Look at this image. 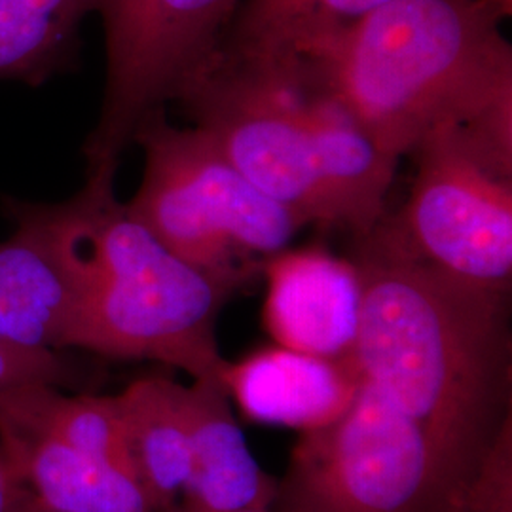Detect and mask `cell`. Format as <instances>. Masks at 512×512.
Segmentation results:
<instances>
[{
  "mask_svg": "<svg viewBox=\"0 0 512 512\" xmlns=\"http://www.w3.org/2000/svg\"><path fill=\"white\" fill-rule=\"evenodd\" d=\"M353 262L363 281L357 372L420 427L463 495L512 420L511 291L363 245Z\"/></svg>",
  "mask_w": 512,
  "mask_h": 512,
  "instance_id": "obj_1",
  "label": "cell"
},
{
  "mask_svg": "<svg viewBox=\"0 0 512 512\" xmlns=\"http://www.w3.org/2000/svg\"><path fill=\"white\" fill-rule=\"evenodd\" d=\"M484 0H391L285 52L389 156L435 129L459 131L512 171V48Z\"/></svg>",
  "mask_w": 512,
  "mask_h": 512,
  "instance_id": "obj_2",
  "label": "cell"
},
{
  "mask_svg": "<svg viewBox=\"0 0 512 512\" xmlns=\"http://www.w3.org/2000/svg\"><path fill=\"white\" fill-rule=\"evenodd\" d=\"M116 169H95L61 203L6 200L4 213L52 253L73 291L67 349L156 361L222 380L217 321L238 283L169 251L114 192Z\"/></svg>",
  "mask_w": 512,
  "mask_h": 512,
  "instance_id": "obj_3",
  "label": "cell"
},
{
  "mask_svg": "<svg viewBox=\"0 0 512 512\" xmlns=\"http://www.w3.org/2000/svg\"><path fill=\"white\" fill-rule=\"evenodd\" d=\"M133 143L145 152V171L129 211L207 274L243 287L306 226L258 190L207 131L169 124L165 109L145 120Z\"/></svg>",
  "mask_w": 512,
  "mask_h": 512,
  "instance_id": "obj_4",
  "label": "cell"
},
{
  "mask_svg": "<svg viewBox=\"0 0 512 512\" xmlns=\"http://www.w3.org/2000/svg\"><path fill=\"white\" fill-rule=\"evenodd\" d=\"M459 499L425 433L359 376L348 412L296 440L274 509L458 512Z\"/></svg>",
  "mask_w": 512,
  "mask_h": 512,
  "instance_id": "obj_5",
  "label": "cell"
},
{
  "mask_svg": "<svg viewBox=\"0 0 512 512\" xmlns=\"http://www.w3.org/2000/svg\"><path fill=\"white\" fill-rule=\"evenodd\" d=\"M408 156L416 160V177L403 209L357 245L511 291L512 171L452 128L431 131Z\"/></svg>",
  "mask_w": 512,
  "mask_h": 512,
  "instance_id": "obj_6",
  "label": "cell"
},
{
  "mask_svg": "<svg viewBox=\"0 0 512 512\" xmlns=\"http://www.w3.org/2000/svg\"><path fill=\"white\" fill-rule=\"evenodd\" d=\"M241 0H99L107 78L84 143L88 173L118 169L135 133L181 101L219 59Z\"/></svg>",
  "mask_w": 512,
  "mask_h": 512,
  "instance_id": "obj_7",
  "label": "cell"
},
{
  "mask_svg": "<svg viewBox=\"0 0 512 512\" xmlns=\"http://www.w3.org/2000/svg\"><path fill=\"white\" fill-rule=\"evenodd\" d=\"M262 274L268 291L262 319L281 348L327 359H346L355 348L363 281L353 260L325 249L283 251Z\"/></svg>",
  "mask_w": 512,
  "mask_h": 512,
  "instance_id": "obj_8",
  "label": "cell"
},
{
  "mask_svg": "<svg viewBox=\"0 0 512 512\" xmlns=\"http://www.w3.org/2000/svg\"><path fill=\"white\" fill-rule=\"evenodd\" d=\"M222 384L245 418L308 433L348 412L359 391V372L351 355L327 359L275 346L228 361Z\"/></svg>",
  "mask_w": 512,
  "mask_h": 512,
  "instance_id": "obj_9",
  "label": "cell"
},
{
  "mask_svg": "<svg viewBox=\"0 0 512 512\" xmlns=\"http://www.w3.org/2000/svg\"><path fill=\"white\" fill-rule=\"evenodd\" d=\"M186 406L192 459L179 512L272 509L277 478L251 454L222 380H192L186 385Z\"/></svg>",
  "mask_w": 512,
  "mask_h": 512,
  "instance_id": "obj_10",
  "label": "cell"
},
{
  "mask_svg": "<svg viewBox=\"0 0 512 512\" xmlns=\"http://www.w3.org/2000/svg\"><path fill=\"white\" fill-rule=\"evenodd\" d=\"M0 458L14 480L55 512H156L133 473L4 421Z\"/></svg>",
  "mask_w": 512,
  "mask_h": 512,
  "instance_id": "obj_11",
  "label": "cell"
},
{
  "mask_svg": "<svg viewBox=\"0 0 512 512\" xmlns=\"http://www.w3.org/2000/svg\"><path fill=\"white\" fill-rule=\"evenodd\" d=\"M116 403L137 480L156 512H179L192 459L186 385L139 378L116 395Z\"/></svg>",
  "mask_w": 512,
  "mask_h": 512,
  "instance_id": "obj_12",
  "label": "cell"
},
{
  "mask_svg": "<svg viewBox=\"0 0 512 512\" xmlns=\"http://www.w3.org/2000/svg\"><path fill=\"white\" fill-rule=\"evenodd\" d=\"M0 421L59 440L135 475L116 395H67L55 385L0 393Z\"/></svg>",
  "mask_w": 512,
  "mask_h": 512,
  "instance_id": "obj_13",
  "label": "cell"
},
{
  "mask_svg": "<svg viewBox=\"0 0 512 512\" xmlns=\"http://www.w3.org/2000/svg\"><path fill=\"white\" fill-rule=\"evenodd\" d=\"M99 0H0V80L42 86L76 67L80 27Z\"/></svg>",
  "mask_w": 512,
  "mask_h": 512,
  "instance_id": "obj_14",
  "label": "cell"
},
{
  "mask_svg": "<svg viewBox=\"0 0 512 512\" xmlns=\"http://www.w3.org/2000/svg\"><path fill=\"white\" fill-rule=\"evenodd\" d=\"M391 0H241L230 50H291L351 27Z\"/></svg>",
  "mask_w": 512,
  "mask_h": 512,
  "instance_id": "obj_15",
  "label": "cell"
},
{
  "mask_svg": "<svg viewBox=\"0 0 512 512\" xmlns=\"http://www.w3.org/2000/svg\"><path fill=\"white\" fill-rule=\"evenodd\" d=\"M35 270V251L18 232L0 241V334L35 346H52L44 327L21 308Z\"/></svg>",
  "mask_w": 512,
  "mask_h": 512,
  "instance_id": "obj_16",
  "label": "cell"
},
{
  "mask_svg": "<svg viewBox=\"0 0 512 512\" xmlns=\"http://www.w3.org/2000/svg\"><path fill=\"white\" fill-rule=\"evenodd\" d=\"M59 351L0 334V393L27 385L74 387L78 370Z\"/></svg>",
  "mask_w": 512,
  "mask_h": 512,
  "instance_id": "obj_17",
  "label": "cell"
},
{
  "mask_svg": "<svg viewBox=\"0 0 512 512\" xmlns=\"http://www.w3.org/2000/svg\"><path fill=\"white\" fill-rule=\"evenodd\" d=\"M458 512H512V420L503 425L480 461Z\"/></svg>",
  "mask_w": 512,
  "mask_h": 512,
  "instance_id": "obj_18",
  "label": "cell"
},
{
  "mask_svg": "<svg viewBox=\"0 0 512 512\" xmlns=\"http://www.w3.org/2000/svg\"><path fill=\"white\" fill-rule=\"evenodd\" d=\"M6 512H55L48 505H44L37 495L27 490L23 484H19L16 494L12 497V503Z\"/></svg>",
  "mask_w": 512,
  "mask_h": 512,
  "instance_id": "obj_19",
  "label": "cell"
},
{
  "mask_svg": "<svg viewBox=\"0 0 512 512\" xmlns=\"http://www.w3.org/2000/svg\"><path fill=\"white\" fill-rule=\"evenodd\" d=\"M18 486V480H14V476L8 471L4 459L0 458V512L8 511Z\"/></svg>",
  "mask_w": 512,
  "mask_h": 512,
  "instance_id": "obj_20",
  "label": "cell"
},
{
  "mask_svg": "<svg viewBox=\"0 0 512 512\" xmlns=\"http://www.w3.org/2000/svg\"><path fill=\"white\" fill-rule=\"evenodd\" d=\"M484 2H486L503 21L507 18H511L512 0H484Z\"/></svg>",
  "mask_w": 512,
  "mask_h": 512,
  "instance_id": "obj_21",
  "label": "cell"
},
{
  "mask_svg": "<svg viewBox=\"0 0 512 512\" xmlns=\"http://www.w3.org/2000/svg\"><path fill=\"white\" fill-rule=\"evenodd\" d=\"M243 512H279V511H275L274 507H272V509H251V511H243Z\"/></svg>",
  "mask_w": 512,
  "mask_h": 512,
  "instance_id": "obj_22",
  "label": "cell"
}]
</instances>
